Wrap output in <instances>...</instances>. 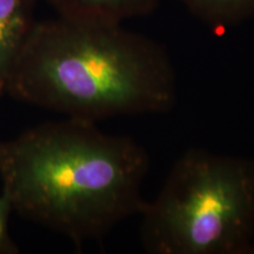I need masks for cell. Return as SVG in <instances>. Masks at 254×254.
<instances>
[{
    "mask_svg": "<svg viewBox=\"0 0 254 254\" xmlns=\"http://www.w3.org/2000/svg\"><path fill=\"white\" fill-rule=\"evenodd\" d=\"M139 215L141 244L151 254L247 253L254 234V164L190 148Z\"/></svg>",
    "mask_w": 254,
    "mask_h": 254,
    "instance_id": "cell-3",
    "label": "cell"
},
{
    "mask_svg": "<svg viewBox=\"0 0 254 254\" xmlns=\"http://www.w3.org/2000/svg\"><path fill=\"white\" fill-rule=\"evenodd\" d=\"M38 0H0V94L19 53L36 25L34 6Z\"/></svg>",
    "mask_w": 254,
    "mask_h": 254,
    "instance_id": "cell-4",
    "label": "cell"
},
{
    "mask_svg": "<svg viewBox=\"0 0 254 254\" xmlns=\"http://www.w3.org/2000/svg\"><path fill=\"white\" fill-rule=\"evenodd\" d=\"M5 92L66 118L98 124L163 114L177 101V73L161 44L123 24L58 15L37 21Z\"/></svg>",
    "mask_w": 254,
    "mask_h": 254,
    "instance_id": "cell-2",
    "label": "cell"
},
{
    "mask_svg": "<svg viewBox=\"0 0 254 254\" xmlns=\"http://www.w3.org/2000/svg\"><path fill=\"white\" fill-rule=\"evenodd\" d=\"M60 17L124 24L155 11L161 0H45Z\"/></svg>",
    "mask_w": 254,
    "mask_h": 254,
    "instance_id": "cell-5",
    "label": "cell"
},
{
    "mask_svg": "<svg viewBox=\"0 0 254 254\" xmlns=\"http://www.w3.org/2000/svg\"><path fill=\"white\" fill-rule=\"evenodd\" d=\"M150 158L133 138L66 118L0 141L2 194L13 212L77 246L139 215Z\"/></svg>",
    "mask_w": 254,
    "mask_h": 254,
    "instance_id": "cell-1",
    "label": "cell"
},
{
    "mask_svg": "<svg viewBox=\"0 0 254 254\" xmlns=\"http://www.w3.org/2000/svg\"><path fill=\"white\" fill-rule=\"evenodd\" d=\"M190 14L213 28L239 24L254 14V0H178Z\"/></svg>",
    "mask_w": 254,
    "mask_h": 254,
    "instance_id": "cell-6",
    "label": "cell"
},
{
    "mask_svg": "<svg viewBox=\"0 0 254 254\" xmlns=\"http://www.w3.org/2000/svg\"><path fill=\"white\" fill-rule=\"evenodd\" d=\"M13 212L11 202L5 194L0 196V254H17L18 246L12 240L8 231L9 215Z\"/></svg>",
    "mask_w": 254,
    "mask_h": 254,
    "instance_id": "cell-7",
    "label": "cell"
}]
</instances>
